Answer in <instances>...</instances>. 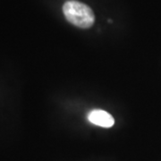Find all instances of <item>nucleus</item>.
<instances>
[{"label":"nucleus","instance_id":"f257e3e1","mask_svg":"<svg viewBox=\"0 0 161 161\" xmlns=\"http://www.w3.org/2000/svg\"><path fill=\"white\" fill-rule=\"evenodd\" d=\"M63 12L69 23L81 29L92 27L95 22V16L92 9L79 1L70 0L65 2Z\"/></svg>","mask_w":161,"mask_h":161},{"label":"nucleus","instance_id":"f03ea898","mask_svg":"<svg viewBox=\"0 0 161 161\" xmlns=\"http://www.w3.org/2000/svg\"><path fill=\"white\" fill-rule=\"evenodd\" d=\"M88 119L92 124L105 128H109L115 124V120L112 115L108 112L100 109L91 111L88 115Z\"/></svg>","mask_w":161,"mask_h":161}]
</instances>
